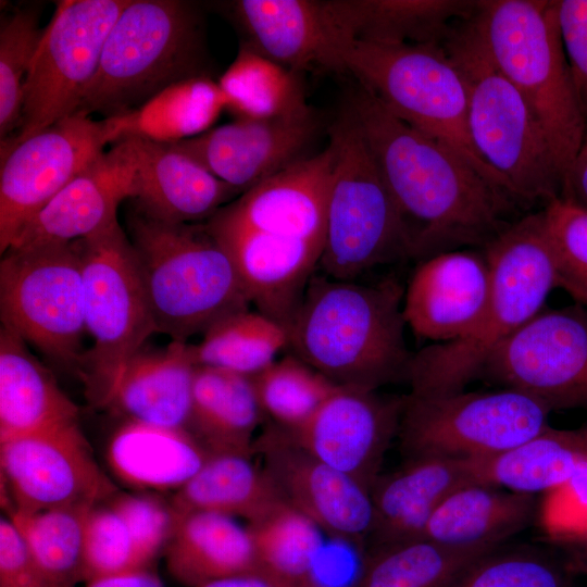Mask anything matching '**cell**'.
<instances>
[{"instance_id":"cell-42","label":"cell","mask_w":587,"mask_h":587,"mask_svg":"<svg viewBox=\"0 0 587 587\" xmlns=\"http://www.w3.org/2000/svg\"><path fill=\"white\" fill-rule=\"evenodd\" d=\"M265 416L292 430L339 387L290 353L250 377Z\"/></svg>"},{"instance_id":"cell-21","label":"cell","mask_w":587,"mask_h":587,"mask_svg":"<svg viewBox=\"0 0 587 587\" xmlns=\"http://www.w3.org/2000/svg\"><path fill=\"white\" fill-rule=\"evenodd\" d=\"M490 286L484 249L452 250L421 261L404 289L405 323L421 339H458L479 321Z\"/></svg>"},{"instance_id":"cell-48","label":"cell","mask_w":587,"mask_h":587,"mask_svg":"<svg viewBox=\"0 0 587 587\" xmlns=\"http://www.w3.org/2000/svg\"><path fill=\"white\" fill-rule=\"evenodd\" d=\"M536 520L553 542L571 548L587 544V461L565 483L541 495Z\"/></svg>"},{"instance_id":"cell-36","label":"cell","mask_w":587,"mask_h":587,"mask_svg":"<svg viewBox=\"0 0 587 587\" xmlns=\"http://www.w3.org/2000/svg\"><path fill=\"white\" fill-rule=\"evenodd\" d=\"M226 99L211 76L173 84L128 113L103 118L112 143L127 137L177 142L212 128Z\"/></svg>"},{"instance_id":"cell-6","label":"cell","mask_w":587,"mask_h":587,"mask_svg":"<svg viewBox=\"0 0 587 587\" xmlns=\"http://www.w3.org/2000/svg\"><path fill=\"white\" fill-rule=\"evenodd\" d=\"M128 233L158 333L187 342L249 309L228 253L205 223H165L134 210Z\"/></svg>"},{"instance_id":"cell-8","label":"cell","mask_w":587,"mask_h":587,"mask_svg":"<svg viewBox=\"0 0 587 587\" xmlns=\"http://www.w3.org/2000/svg\"><path fill=\"white\" fill-rule=\"evenodd\" d=\"M342 62L345 73L351 74L388 111L453 150L513 200L503 179L473 146L465 84L441 43L354 41L345 49Z\"/></svg>"},{"instance_id":"cell-24","label":"cell","mask_w":587,"mask_h":587,"mask_svg":"<svg viewBox=\"0 0 587 587\" xmlns=\"http://www.w3.org/2000/svg\"><path fill=\"white\" fill-rule=\"evenodd\" d=\"M118 142L133 166L130 200L150 218L172 224L207 221L240 193L172 143L142 137Z\"/></svg>"},{"instance_id":"cell-19","label":"cell","mask_w":587,"mask_h":587,"mask_svg":"<svg viewBox=\"0 0 587 587\" xmlns=\"http://www.w3.org/2000/svg\"><path fill=\"white\" fill-rule=\"evenodd\" d=\"M205 225L228 253L250 304L287 330L317 271L323 242L262 233L213 216Z\"/></svg>"},{"instance_id":"cell-31","label":"cell","mask_w":587,"mask_h":587,"mask_svg":"<svg viewBox=\"0 0 587 587\" xmlns=\"http://www.w3.org/2000/svg\"><path fill=\"white\" fill-rule=\"evenodd\" d=\"M78 421L77 405L14 332L0 328V440Z\"/></svg>"},{"instance_id":"cell-45","label":"cell","mask_w":587,"mask_h":587,"mask_svg":"<svg viewBox=\"0 0 587 587\" xmlns=\"http://www.w3.org/2000/svg\"><path fill=\"white\" fill-rule=\"evenodd\" d=\"M541 213L560 287L587 304V210L558 197Z\"/></svg>"},{"instance_id":"cell-25","label":"cell","mask_w":587,"mask_h":587,"mask_svg":"<svg viewBox=\"0 0 587 587\" xmlns=\"http://www.w3.org/2000/svg\"><path fill=\"white\" fill-rule=\"evenodd\" d=\"M132 195L133 166L116 141L59 191L10 248L73 242L96 235L118 223L117 209Z\"/></svg>"},{"instance_id":"cell-15","label":"cell","mask_w":587,"mask_h":587,"mask_svg":"<svg viewBox=\"0 0 587 587\" xmlns=\"http://www.w3.org/2000/svg\"><path fill=\"white\" fill-rule=\"evenodd\" d=\"M480 376L552 411L587 408V305L541 310L494 352Z\"/></svg>"},{"instance_id":"cell-53","label":"cell","mask_w":587,"mask_h":587,"mask_svg":"<svg viewBox=\"0 0 587 587\" xmlns=\"http://www.w3.org/2000/svg\"><path fill=\"white\" fill-rule=\"evenodd\" d=\"M86 587H164L162 579L155 571L139 570L120 575L92 579Z\"/></svg>"},{"instance_id":"cell-14","label":"cell","mask_w":587,"mask_h":587,"mask_svg":"<svg viewBox=\"0 0 587 587\" xmlns=\"http://www.w3.org/2000/svg\"><path fill=\"white\" fill-rule=\"evenodd\" d=\"M0 467L9 515L93 507L120 491L97 463L78 421L0 440Z\"/></svg>"},{"instance_id":"cell-17","label":"cell","mask_w":587,"mask_h":587,"mask_svg":"<svg viewBox=\"0 0 587 587\" xmlns=\"http://www.w3.org/2000/svg\"><path fill=\"white\" fill-rule=\"evenodd\" d=\"M253 452L284 500L325 536L365 547L374 523L369 487L314 457L273 422L255 437Z\"/></svg>"},{"instance_id":"cell-11","label":"cell","mask_w":587,"mask_h":587,"mask_svg":"<svg viewBox=\"0 0 587 587\" xmlns=\"http://www.w3.org/2000/svg\"><path fill=\"white\" fill-rule=\"evenodd\" d=\"M1 255V325L77 373L87 334L78 241L10 248Z\"/></svg>"},{"instance_id":"cell-29","label":"cell","mask_w":587,"mask_h":587,"mask_svg":"<svg viewBox=\"0 0 587 587\" xmlns=\"http://www.w3.org/2000/svg\"><path fill=\"white\" fill-rule=\"evenodd\" d=\"M536 496L472 482L448 495L421 537L460 549L498 548L536 519Z\"/></svg>"},{"instance_id":"cell-40","label":"cell","mask_w":587,"mask_h":587,"mask_svg":"<svg viewBox=\"0 0 587 587\" xmlns=\"http://www.w3.org/2000/svg\"><path fill=\"white\" fill-rule=\"evenodd\" d=\"M259 567L297 582H315L313 572L324 547L320 527L286 501L246 526Z\"/></svg>"},{"instance_id":"cell-4","label":"cell","mask_w":587,"mask_h":587,"mask_svg":"<svg viewBox=\"0 0 587 587\" xmlns=\"http://www.w3.org/2000/svg\"><path fill=\"white\" fill-rule=\"evenodd\" d=\"M473 16L455 22L441 41L465 84L471 140L517 205H546L563 186L553 151L528 104L492 60Z\"/></svg>"},{"instance_id":"cell-18","label":"cell","mask_w":587,"mask_h":587,"mask_svg":"<svg viewBox=\"0 0 587 587\" xmlns=\"http://www.w3.org/2000/svg\"><path fill=\"white\" fill-rule=\"evenodd\" d=\"M403 407L404 397L339 386L307 422L287 430L314 457L371 489Z\"/></svg>"},{"instance_id":"cell-35","label":"cell","mask_w":587,"mask_h":587,"mask_svg":"<svg viewBox=\"0 0 587 587\" xmlns=\"http://www.w3.org/2000/svg\"><path fill=\"white\" fill-rule=\"evenodd\" d=\"M180 515L216 513L252 522L284 502L276 486L251 455L211 452L199 471L170 497Z\"/></svg>"},{"instance_id":"cell-32","label":"cell","mask_w":587,"mask_h":587,"mask_svg":"<svg viewBox=\"0 0 587 587\" xmlns=\"http://www.w3.org/2000/svg\"><path fill=\"white\" fill-rule=\"evenodd\" d=\"M587 461V426H548L503 453L465 460L473 482L536 496L565 483Z\"/></svg>"},{"instance_id":"cell-7","label":"cell","mask_w":587,"mask_h":587,"mask_svg":"<svg viewBox=\"0 0 587 587\" xmlns=\"http://www.w3.org/2000/svg\"><path fill=\"white\" fill-rule=\"evenodd\" d=\"M473 20L492 60L544 129L564 184L587 122L563 50L557 0H483Z\"/></svg>"},{"instance_id":"cell-43","label":"cell","mask_w":587,"mask_h":587,"mask_svg":"<svg viewBox=\"0 0 587 587\" xmlns=\"http://www.w3.org/2000/svg\"><path fill=\"white\" fill-rule=\"evenodd\" d=\"M37 7L17 9L0 29V137L5 141L21 121L25 79L45 29Z\"/></svg>"},{"instance_id":"cell-38","label":"cell","mask_w":587,"mask_h":587,"mask_svg":"<svg viewBox=\"0 0 587 587\" xmlns=\"http://www.w3.org/2000/svg\"><path fill=\"white\" fill-rule=\"evenodd\" d=\"M495 549L452 548L426 537L370 548L351 587H448Z\"/></svg>"},{"instance_id":"cell-28","label":"cell","mask_w":587,"mask_h":587,"mask_svg":"<svg viewBox=\"0 0 587 587\" xmlns=\"http://www.w3.org/2000/svg\"><path fill=\"white\" fill-rule=\"evenodd\" d=\"M210 451L186 428L124 421L111 435L105 459L111 474L134 491H177Z\"/></svg>"},{"instance_id":"cell-46","label":"cell","mask_w":587,"mask_h":587,"mask_svg":"<svg viewBox=\"0 0 587 587\" xmlns=\"http://www.w3.org/2000/svg\"><path fill=\"white\" fill-rule=\"evenodd\" d=\"M498 550L476 560L448 587H571L566 570L545 554Z\"/></svg>"},{"instance_id":"cell-39","label":"cell","mask_w":587,"mask_h":587,"mask_svg":"<svg viewBox=\"0 0 587 587\" xmlns=\"http://www.w3.org/2000/svg\"><path fill=\"white\" fill-rule=\"evenodd\" d=\"M288 347L285 327L250 309L228 314L212 324L191 345L197 366L216 367L252 377Z\"/></svg>"},{"instance_id":"cell-51","label":"cell","mask_w":587,"mask_h":587,"mask_svg":"<svg viewBox=\"0 0 587 587\" xmlns=\"http://www.w3.org/2000/svg\"><path fill=\"white\" fill-rule=\"evenodd\" d=\"M196 587H321L316 582H297L261 569L217 578Z\"/></svg>"},{"instance_id":"cell-47","label":"cell","mask_w":587,"mask_h":587,"mask_svg":"<svg viewBox=\"0 0 587 587\" xmlns=\"http://www.w3.org/2000/svg\"><path fill=\"white\" fill-rule=\"evenodd\" d=\"M159 492L117 491L105 502L126 523L147 562L164 552L172 539L182 515Z\"/></svg>"},{"instance_id":"cell-54","label":"cell","mask_w":587,"mask_h":587,"mask_svg":"<svg viewBox=\"0 0 587 587\" xmlns=\"http://www.w3.org/2000/svg\"><path fill=\"white\" fill-rule=\"evenodd\" d=\"M567 570L587 574V544L572 548Z\"/></svg>"},{"instance_id":"cell-16","label":"cell","mask_w":587,"mask_h":587,"mask_svg":"<svg viewBox=\"0 0 587 587\" xmlns=\"http://www.w3.org/2000/svg\"><path fill=\"white\" fill-rule=\"evenodd\" d=\"M111 143L104 120L75 113L1 149L0 252L70 182Z\"/></svg>"},{"instance_id":"cell-10","label":"cell","mask_w":587,"mask_h":587,"mask_svg":"<svg viewBox=\"0 0 587 587\" xmlns=\"http://www.w3.org/2000/svg\"><path fill=\"white\" fill-rule=\"evenodd\" d=\"M77 241L92 339L77 374L90 404L101 409L124 365L158 330L136 252L120 223Z\"/></svg>"},{"instance_id":"cell-13","label":"cell","mask_w":587,"mask_h":587,"mask_svg":"<svg viewBox=\"0 0 587 587\" xmlns=\"http://www.w3.org/2000/svg\"><path fill=\"white\" fill-rule=\"evenodd\" d=\"M129 1L58 2L25 79L20 125L1 149L76 113L105 39Z\"/></svg>"},{"instance_id":"cell-33","label":"cell","mask_w":587,"mask_h":587,"mask_svg":"<svg viewBox=\"0 0 587 587\" xmlns=\"http://www.w3.org/2000/svg\"><path fill=\"white\" fill-rule=\"evenodd\" d=\"M163 554L167 572L186 587L260 569L247 527L216 513L182 515Z\"/></svg>"},{"instance_id":"cell-49","label":"cell","mask_w":587,"mask_h":587,"mask_svg":"<svg viewBox=\"0 0 587 587\" xmlns=\"http://www.w3.org/2000/svg\"><path fill=\"white\" fill-rule=\"evenodd\" d=\"M557 22L576 96L587 122V0H557Z\"/></svg>"},{"instance_id":"cell-22","label":"cell","mask_w":587,"mask_h":587,"mask_svg":"<svg viewBox=\"0 0 587 587\" xmlns=\"http://www.w3.org/2000/svg\"><path fill=\"white\" fill-rule=\"evenodd\" d=\"M335 151L307 155L242 192L213 217L253 230L324 243Z\"/></svg>"},{"instance_id":"cell-52","label":"cell","mask_w":587,"mask_h":587,"mask_svg":"<svg viewBox=\"0 0 587 587\" xmlns=\"http://www.w3.org/2000/svg\"><path fill=\"white\" fill-rule=\"evenodd\" d=\"M560 197L587 210V133L566 175Z\"/></svg>"},{"instance_id":"cell-20","label":"cell","mask_w":587,"mask_h":587,"mask_svg":"<svg viewBox=\"0 0 587 587\" xmlns=\"http://www.w3.org/2000/svg\"><path fill=\"white\" fill-rule=\"evenodd\" d=\"M317 128L313 112L276 120L236 118L172 145L242 193L307 157Z\"/></svg>"},{"instance_id":"cell-34","label":"cell","mask_w":587,"mask_h":587,"mask_svg":"<svg viewBox=\"0 0 587 587\" xmlns=\"http://www.w3.org/2000/svg\"><path fill=\"white\" fill-rule=\"evenodd\" d=\"M264 416L250 377L196 367L187 429L210 452L251 455Z\"/></svg>"},{"instance_id":"cell-44","label":"cell","mask_w":587,"mask_h":587,"mask_svg":"<svg viewBox=\"0 0 587 587\" xmlns=\"http://www.w3.org/2000/svg\"><path fill=\"white\" fill-rule=\"evenodd\" d=\"M85 582L152 567L123 519L107 502L93 505L85 528Z\"/></svg>"},{"instance_id":"cell-5","label":"cell","mask_w":587,"mask_h":587,"mask_svg":"<svg viewBox=\"0 0 587 587\" xmlns=\"http://www.w3.org/2000/svg\"><path fill=\"white\" fill-rule=\"evenodd\" d=\"M204 41L196 3L130 0L105 39L76 113L118 116L173 84L210 76Z\"/></svg>"},{"instance_id":"cell-2","label":"cell","mask_w":587,"mask_h":587,"mask_svg":"<svg viewBox=\"0 0 587 587\" xmlns=\"http://www.w3.org/2000/svg\"><path fill=\"white\" fill-rule=\"evenodd\" d=\"M404 288L392 276L340 280L316 271L288 329L290 353L341 387L377 390L408 380Z\"/></svg>"},{"instance_id":"cell-23","label":"cell","mask_w":587,"mask_h":587,"mask_svg":"<svg viewBox=\"0 0 587 587\" xmlns=\"http://www.w3.org/2000/svg\"><path fill=\"white\" fill-rule=\"evenodd\" d=\"M243 33V45L277 64L304 71L345 73L347 41L338 30L327 1L239 0L229 5Z\"/></svg>"},{"instance_id":"cell-26","label":"cell","mask_w":587,"mask_h":587,"mask_svg":"<svg viewBox=\"0 0 587 587\" xmlns=\"http://www.w3.org/2000/svg\"><path fill=\"white\" fill-rule=\"evenodd\" d=\"M196 367L186 341L143 347L124 365L101 409L124 421L187 429Z\"/></svg>"},{"instance_id":"cell-12","label":"cell","mask_w":587,"mask_h":587,"mask_svg":"<svg viewBox=\"0 0 587 587\" xmlns=\"http://www.w3.org/2000/svg\"><path fill=\"white\" fill-rule=\"evenodd\" d=\"M551 409L522 391H458L404 397L398 436L405 458L461 460L503 453L549 425Z\"/></svg>"},{"instance_id":"cell-37","label":"cell","mask_w":587,"mask_h":587,"mask_svg":"<svg viewBox=\"0 0 587 587\" xmlns=\"http://www.w3.org/2000/svg\"><path fill=\"white\" fill-rule=\"evenodd\" d=\"M217 84L226 110L236 118L276 120L312 112L300 74L243 43Z\"/></svg>"},{"instance_id":"cell-50","label":"cell","mask_w":587,"mask_h":587,"mask_svg":"<svg viewBox=\"0 0 587 587\" xmlns=\"http://www.w3.org/2000/svg\"><path fill=\"white\" fill-rule=\"evenodd\" d=\"M0 587H58L9 517L0 521Z\"/></svg>"},{"instance_id":"cell-9","label":"cell","mask_w":587,"mask_h":587,"mask_svg":"<svg viewBox=\"0 0 587 587\" xmlns=\"http://www.w3.org/2000/svg\"><path fill=\"white\" fill-rule=\"evenodd\" d=\"M328 134L335 164L317 271L362 280L377 267L411 260L398 211L348 103Z\"/></svg>"},{"instance_id":"cell-1","label":"cell","mask_w":587,"mask_h":587,"mask_svg":"<svg viewBox=\"0 0 587 587\" xmlns=\"http://www.w3.org/2000/svg\"><path fill=\"white\" fill-rule=\"evenodd\" d=\"M400 216L411 260L484 249L516 205L447 146L410 126L358 84L348 101Z\"/></svg>"},{"instance_id":"cell-41","label":"cell","mask_w":587,"mask_h":587,"mask_svg":"<svg viewBox=\"0 0 587 587\" xmlns=\"http://www.w3.org/2000/svg\"><path fill=\"white\" fill-rule=\"evenodd\" d=\"M91 508L66 507L9 515L58 587H75L85 582V528Z\"/></svg>"},{"instance_id":"cell-27","label":"cell","mask_w":587,"mask_h":587,"mask_svg":"<svg viewBox=\"0 0 587 587\" xmlns=\"http://www.w3.org/2000/svg\"><path fill=\"white\" fill-rule=\"evenodd\" d=\"M472 482L465 460L405 458L397 470L380 474L371 488L374 523L370 548L421 537L439 503Z\"/></svg>"},{"instance_id":"cell-30","label":"cell","mask_w":587,"mask_h":587,"mask_svg":"<svg viewBox=\"0 0 587 587\" xmlns=\"http://www.w3.org/2000/svg\"><path fill=\"white\" fill-rule=\"evenodd\" d=\"M479 1L330 0L334 22L348 45L441 43L450 27L472 17Z\"/></svg>"},{"instance_id":"cell-3","label":"cell","mask_w":587,"mask_h":587,"mask_svg":"<svg viewBox=\"0 0 587 587\" xmlns=\"http://www.w3.org/2000/svg\"><path fill=\"white\" fill-rule=\"evenodd\" d=\"M490 264L487 305L471 332L413 353L410 395L434 396L464 390L479 377L494 352L537 315L560 277L541 210L513 222L484 248Z\"/></svg>"},{"instance_id":"cell-55","label":"cell","mask_w":587,"mask_h":587,"mask_svg":"<svg viewBox=\"0 0 587 587\" xmlns=\"http://www.w3.org/2000/svg\"><path fill=\"white\" fill-rule=\"evenodd\" d=\"M587 305V304H586Z\"/></svg>"}]
</instances>
